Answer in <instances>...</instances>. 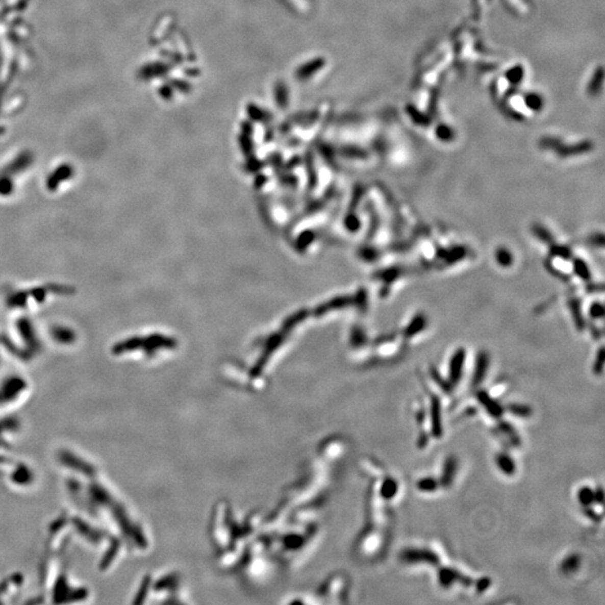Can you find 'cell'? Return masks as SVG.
<instances>
[{
	"label": "cell",
	"mask_w": 605,
	"mask_h": 605,
	"mask_svg": "<svg viewBox=\"0 0 605 605\" xmlns=\"http://www.w3.org/2000/svg\"><path fill=\"white\" fill-rule=\"evenodd\" d=\"M577 499L584 508L591 507L593 502H595V492L590 487H583L577 492Z\"/></svg>",
	"instance_id": "12"
},
{
	"label": "cell",
	"mask_w": 605,
	"mask_h": 605,
	"mask_svg": "<svg viewBox=\"0 0 605 605\" xmlns=\"http://www.w3.org/2000/svg\"><path fill=\"white\" fill-rule=\"evenodd\" d=\"M426 445H427V434L423 433V434H421V435L419 436L418 446H419L420 448H423L424 446H426Z\"/></svg>",
	"instance_id": "19"
},
{
	"label": "cell",
	"mask_w": 605,
	"mask_h": 605,
	"mask_svg": "<svg viewBox=\"0 0 605 605\" xmlns=\"http://www.w3.org/2000/svg\"><path fill=\"white\" fill-rule=\"evenodd\" d=\"M456 471H458V460H456L454 456H450V458L445 461L443 466V472L441 476L442 485H444V487H449L454 480Z\"/></svg>",
	"instance_id": "6"
},
{
	"label": "cell",
	"mask_w": 605,
	"mask_h": 605,
	"mask_svg": "<svg viewBox=\"0 0 605 605\" xmlns=\"http://www.w3.org/2000/svg\"><path fill=\"white\" fill-rule=\"evenodd\" d=\"M603 496H604V492L601 488L595 491V501L598 502V503H601V505L603 503Z\"/></svg>",
	"instance_id": "18"
},
{
	"label": "cell",
	"mask_w": 605,
	"mask_h": 605,
	"mask_svg": "<svg viewBox=\"0 0 605 605\" xmlns=\"http://www.w3.org/2000/svg\"><path fill=\"white\" fill-rule=\"evenodd\" d=\"M465 363V351L462 349L454 353L449 363V385H456L463 373Z\"/></svg>",
	"instance_id": "3"
},
{
	"label": "cell",
	"mask_w": 605,
	"mask_h": 605,
	"mask_svg": "<svg viewBox=\"0 0 605 605\" xmlns=\"http://www.w3.org/2000/svg\"><path fill=\"white\" fill-rule=\"evenodd\" d=\"M398 492V483L392 477H388L384 481L380 489V494L386 500H391L396 496Z\"/></svg>",
	"instance_id": "10"
},
{
	"label": "cell",
	"mask_w": 605,
	"mask_h": 605,
	"mask_svg": "<svg viewBox=\"0 0 605 605\" xmlns=\"http://www.w3.org/2000/svg\"><path fill=\"white\" fill-rule=\"evenodd\" d=\"M507 409L509 410L512 415L518 416V417L520 418H528L529 416L533 414L532 408L521 404H510Z\"/></svg>",
	"instance_id": "13"
},
{
	"label": "cell",
	"mask_w": 605,
	"mask_h": 605,
	"mask_svg": "<svg viewBox=\"0 0 605 605\" xmlns=\"http://www.w3.org/2000/svg\"><path fill=\"white\" fill-rule=\"evenodd\" d=\"M491 584V581L488 577H483L476 583V590L477 592H483L488 589Z\"/></svg>",
	"instance_id": "17"
},
{
	"label": "cell",
	"mask_w": 605,
	"mask_h": 605,
	"mask_svg": "<svg viewBox=\"0 0 605 605\" xmlns=\"http://www.w3.org/2000/svg\"><path fill=\"white\" fill-rule=\"evenodd\" d=\"M276 100H277V104L281 108H285L287 106V102H288V95H287V90L285 88V84L279 83L277 87H276Z\"/></svg>",
	"instance_id": "15"
},
{
	"label": "cell",
	"mask_w": 605,
	"mask_h": 605,
	"mask_svg": "<svg viewBox=\"0 0 605 605\" xmlns=\"http://www.w3.org/2000/svg\"><path fill=\"white\" fill-rule=\"evenodd\" d=\"M495 463H496V466L499 467V470L503 473V474H506L508 476L515 474L516 464H515V461L512 460L510 455L503 454V453L499 454L495 459Z\"/></svg>",
	"instance_id": "7"
},
{
	"label": "cell",
	"mask_w": 605,
	"mask_h": 605,
	"mask_svg": "<svg viewBox=\"0 0 605 605\" xmlns=\"http://www.w3.org/2000/svg\"><path fill=\"white\" fill-rule=\"evenodd\" d=\"M488 363H489V360H488L487 356H485L484 353H481V355L477 358L475 370H474V375H473V385L474 386L480 385L482 380L484 379L485 374H487Z\"/></svg>",
	"instance_id": "8"
},
{
	"label": "cell",
	"mask_w": 605,
	"mask_h": 605,
	"mask_svg": "<svg viewBox=\"0 0 605 605\" xmlns=\"http://www.w3.org/2000/svg\"><path fill=\"white\" fill-rule=\"evenodd\" d=\"M500 428H501V431L503 432V434H506V435H508V437L511 439L513 445H519V443H520V441H519V437L517 435V433L515 432V430H513L512 426L509 423H502L500 425Z\"/></svg>",
	"instance_id": "16"
},
{
	"label": "cell",
	"mask_w": 605,
	"mask_h": 605,
	"mask_svg": "<svg viewBox=\"0 0 605 605\" xmlns=\"http://www.w3.org/2000/svg\"><path fill=\"white\" fill-rule=\"evenodd\" d=\"M401 561L407 564H428L438 565L439 558L435 552L421 548H408L400 555Z\"/></svg>",
	"instance_id": "1"
},
{
	"label": "cell",
	"mask_w": 605,
	"mask_h": 605,
	"mask_svg": "<svg viewBox=\"0 0 605 605\" xmlns=\"http://www.w3.org/2000/svg\"><path fill=\"white\" fill-rule=\"evenodd\" d=\"M579 565H581L579 556L576 555V553H573V555H569L564 559L562 565H561V568L564 573L572 574L578 569Z\"/></svg>",
	"instance_id": "11"
},
{
	"label": "cell",
	"mask_w": 605,
	"mask_h": 605,
	"mask_svg": "<svg viewBox=\"0 0 605 605\" xmlns=\"http://www.w3.org/2000/svg\"><path fill=\"white\" fill-rule=\"evenodd\" d=\"M586 508H587V509H586V510H585V513H586V516H589V517H590V518H591V519H593V520H598V517H597V513H595V512H594V511H593V510H592V509H591V508H590V507H586Z\"/></svg>",
	"instance_id": "20"
},
{
	"label": "cell",
	"mask_w": 605,
	"mask_h": 605,
	"mask_svg": "<svg viewBox=\"0 0 605 605\" xmlns=\"http://www.w3.org/2000/svg\"><path fill=\"white\" fill-rule=\"evenodd\" d=\"M431 423L433 436L435 438H441L443 435L442 410L441 402H439L437 396H433L431 400Z\"/></svg>",
	"instance_id": "4"
},
{
	"label": "cell",
	"mask_w": 605,
	"mask_h": 605,
	"mask_svg": "<svg viewBox=\"0 0 605 605\" xmlns=\"http://www.w3.org/2000/svg\"><path fill=\"white\" fill-rule=\"evenodd\" d=\"M417 488L421 492H434V491H436L438 488V482L435 478L431 476L423 477L417 482Z\"/></svg>",
	"instance_id": "14"
},
{
	"label": "cell",
	"mask_w": 605,
	"mask_h": 605,
	"mask_svg": "<svg viewBox=\"0 0 605 605\" xmlns=\"http://www.w3.org/2000/svg\"><path fill=\"white\" fill-rule=\"evenodd\" d=\"M324 65V61L318 59V60H314L312 62H308L304 66H301L299 70L296 73V75H297L298 79H307L310 78L311 75H313L314 73L317 72L318 70H321L322 66Z\"/></svg>",
	"instance_id": "9"
},
{
	"label": "cell",
	"mask_w": 605,
	"mask_h": 605,
	"mask_svg": "<svg viewBox=\"0 0 605 605\" xmlns=\"http://www.w3.org/2000/svg\"><path fill=\"white\" fill-rule=\"evenodd\" d=\"M438 582L443 587H449L455 583H462L466 586L472 584V581L469 577H465L462 574H460L458 570L452 568H442L438 572Z\"/></svg>",
	"instance_id": "2"
},
{
	"label": "cell",
	"mask_w": 605,
	"mask_h": 605,
	"mask_svg": "<svg viewBox=\"0 0 605 605\" xmlns=\"http://www.w3.org/2000/svg\"><path fill=\"white\" fill-rule=\"evenodd\" d=\"M476 398L478 402L482 405L485 410L489 413V415L492 416L493 418H500L502 414H503L505 409L501 406V404L491 397L488 392L478 391Z\"/></svg>",
	"instance_id": "5"
}]
</instances>
